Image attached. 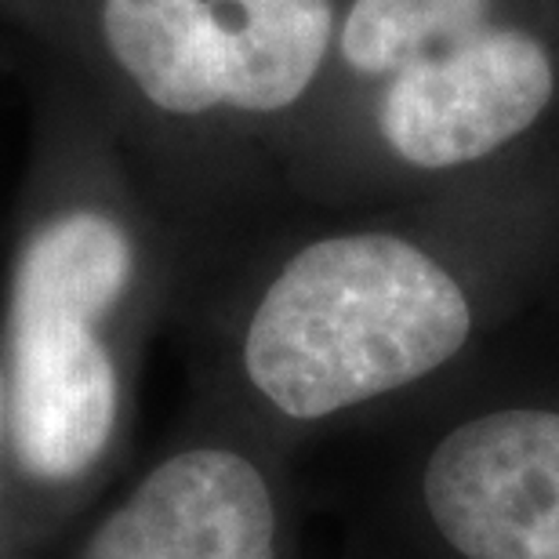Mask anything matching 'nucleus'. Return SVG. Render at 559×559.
I'll return each instance as SVG.
<instances>
[{"label": "nucleus", "mask_w": 559, "mask_h": 559, "mask_svg": "<svg viewBox=\"0 0 559 559\" xmlns=\"http://www.w3.org/2000/svg\"><path fill=\"white\" fill-rule=\"evenodd\" d=\"M468 331L447 265L393 233H345L301 248L265 287L243 367L276 411L317 421L432 374Z\"/></svg>", "instance_id": "nucleus-1"}, {"label": "nucleus", "mask_w": 559, "mask_h": 559, "mask_svg": "<svg viewBox=\"0 0 559 559\" xmlns=\"http://www.w3.org/2000/svg\"><path fill=\"white\" fill-rule=\"evenodd\" d=\"M484 22H490V0H353L338 44L349 70L393 76Z\"/></svg>", "instance_id": "nucleus-7"}, {"label": "nucleus", "mask_w": 559, "mask_h": 559, "mask_svg": "<svg viewBox=\"0 0 559 559\" xmlns=\"http://www.w3.org/2000/svg\"><path fill=\"white\" fill-rule=\"evenodd\" d=\"M425 509L465 559H559V411H495L447 432Z\"/></svg>", "instance_id": "nucleus-5"}, {"label": "nucleus", "mask_w": 559, "mask_h": 559, "mask_svg": "<svg viewBox=\"0 0 559 559\" xmlns=\"http://www.w3.org/2000/svg\"><path fill=\"white\" fill-rule=\"evenodd\" d=\"M8 451V382H4V367H0V465H4Z\"/></svg>", "instance_id": "nucleus-8"}, {"label": "nucleus", "mask_w": 559, "mask_h": 559, "mask_svg": "<svg viewBox=\"0 0 559 559\" xmlns=\"http://www.w3.org/2000/svg\"><path fill=\"white\" fill-rule=\"evenodd\" d=\"M135 248L103 211L44 222L19 254L8 301V447L40 484H73L103 462L120 378L98 334L124 298Z\"/></svg>", "instance_id": "nucleus-2"}, {"label": "nucleus", "mask_w": 559, "mask_h": 559, "mask_svg": "<svg viewBox=\"0 0 559 559\" xmlns=\"http://www.w3.org/2000/svg\"><path fill=\"white\" fill-rule=\"evenodd\" d=\"M556 98L549 48L523 26H484L385 76L378 131L421 171L476 164L520 139Z\"/></svg>", "instance_id": "nucleus-4"}, {"label": "nucleus", "mask_w": 559, "mask_h": 559, "mask_svg": "<svg viewBox=\"0 0 559 559\" xmlns=\"http://www.w3.org/2000/svg\"><path fill=\"white\" fill-rule=\"evenodd\" d=\"M73 559H276L270 484L237 451H178L106 512Z\"/></svg>", "instance_id": "nucleus-6"}, {"label": "nucleus", "mask_w": 559, "mask_h": 559, "mask_svg": "<svg viewBox=\"0 0 559 559\" xmlns=\"http://www.w3.org/2000/svg\"><path fill=\"white\" fill-rule=\"evenodd\" d=\"M114 62L156 109L280 114L323 70L331 0H103Z\"/></svg>", "instance_id": "nucleus-3"}]
</instances>
